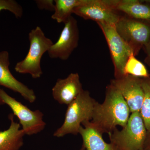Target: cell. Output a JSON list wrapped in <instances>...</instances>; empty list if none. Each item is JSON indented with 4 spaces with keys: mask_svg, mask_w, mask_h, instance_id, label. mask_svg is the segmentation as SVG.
<instances>
[{
    "mask_svg": "<svg viewBox=\"0 0 150 150\" xmlns=\"http://www.w3.org/2000/svg\"><path fill=\"white\" fill-rule=\"evenodd\" d=\"M97 101L91 96L88 91L83 90L68 105L64 121L54 134L60 138L68 134L77 135L82 124L91 121L95 106Z\"/></svg>",
    "mask_w": 150,
    "mask_h": 150,
    "instance_id": "2",
    "label": "cell"
},
{
    "mask_svg": "<svg viewBox=\"0 0 150 150\" xmlns=\"http://www.w3.org/2000/svg\"><path fill=\"white\" fill-rule=\"evenodd\" d=\"M112 10L122 12L126 16L142 21L150 22V6L138 0H104Z\"/></svg>",
    "mask_w": 150,
    "mask_h": 150,
    "instance_id": "13",
    "label": "cell"
},
{
    "mask_svg": "<svg viewBox=\"0 0 150 150\" xmlns=\"http://www.w3.org/2000/svg\"><path fill=\"white\" fill-rule=\"evenodd\" d=\"M83 90L78 73H71L65 79L57 80L52 89V96L60 104L68 105Z\"/></svg>",
    "mask_w": 150,
    "mask_h": 150,
    "instance_id": "12",
    "label": "cell"
},
{
    "mask_svg": "<svg viewBox=\"0 0 150 150\" xmlns=\"http://www.w3.org/2000/svg\"><path fill=\"white\" fill-rule=\"evenodd\" d=\"M28 39V53L23 60L17 63L14 69L19 74H29L33 79H39L43 74L40 66L41 58L54 43L38 26L29 32Z\"/></svg>",
    "mask_w": 150,
    "mask_h": 150,
    "instance_id": "3",
    "label": "cell"
},
{
    "mask_svg": "<svg viewBox=\"0 0 150 150\" xmlns=\"http://www.w3.org/2000/svg\"><path fill=\"white\" fill-rule=\"evenodd\" d=\"M6 104L10 108L19 121L25 135L31 136L40 133L45 129L43 112L39 110L33 111L27 106L9 95L0 87V105Z\"/></svg>",
    "mask_w": 150,
    "mask_h": 150,
    "instance_id": "5",
    "label": "cell"
},
{
    "mask_svg": "<svg viewBox=\"0 0 150 150\" xmlns=\"http://www.w3.org/2000/svg\"><path fill=\"white\" fill-rule=\"evenodd\" d=\"M110 83L122 95L131 113L140 112L144 98L142 78L126 75L119 79L111 80Z\"/></svg>",
    "mask_w": 150,
    "mask_h": 150,
    "instance_id": "10",
    "label": "cell"
},
{
    "mask_svg": "<svg viewBox=\"0 0 150 150\" xmlns=\"http://www.w3.org/2000/svg\"><path fill=\"white\" fill-rule=\"evenodd\" d=\"M130 113L129 106L122 95L110 83L106 86L103 102H97L91 122L101 134H109L116 126L125 127Z\"/></svg>",
    "mask_w": 150,
    "mask_h": 150,
    "instance_id": "1",
    "label": "cell"
},
{
    "mask_svg": "<svg viewBox=\"0 0 150 150\" xmlns=\"http://www.w3.org/2000/svg\"><path fill=\"white\" fill-rule=\"evenodd\" d=\"M83 0H55L52 19L58 23H65L72 16L74 10L83 2Z\"/></svg>",
    "mask_w": 150,
    "mask_h": 150,
    "instance_id": "16",
    "label": "cell"
},
{
    "mask_svg": "<svg viewBox=\"0 0 150 150\" xmlns=\"http://www.w3.org/2000/svg\"><path fill=\"white\" fill-rule=\"evenodd\" d=\"M14 115H8L11 124L8 129L0 132V150H19L23 145L25 134L19 123L14 121Z\"/></svg>",
    "mask_w": 150,
    "mask_h": 150,
    "instance_id": "15",
    "label": "cell"
},
{
    "mask_svg": "<svg viewBox=\"0 0 150 150\" xmlns=\"http://www.w3.org/2000/svg\"><path fill=\"white\" fill-rule=\"evenodd\" d=\"M35 3L39 9L54 11L55 2L53 0H36Z\"/></svg>",
    "mask_w": 150,
    "mask_h": 150,
    "instance_id": "20",
    "label": "cell"
},
{
    "mask_svg": "<svg viewBox=\"0 0 150 150\" xmlns=\"http://www.w3.org/2000/svg\"><path fill=\"white\" fill-rule=\"evenodd\" d=\"M81 136L83 146L86 150H118L112 143L105 142L100 133L90 121L82 124L79 131Z\"/></svg>",
    "mask_w": 150,
    "mask_h": 150,
    "instance_id": "14",
    "label": "cell"
},
{
    "mask_svg": "<svg viewBox=\"0 0 150 150\" xmlns=\"http://www.w3.org/2000/svg\"><path fill=\"white\" fill-rule=\"evenodd\" d=\"M123 73L124 76L130 75L140 78L150 77V75L145 65L133 54L127 60L124 67Z\"/></svg>",
    "mask_w": 150,
    "mask_h": 150,
    "instance_id": "17",
    "label": "cell"
},
{
    "mask_svg": "<svg viewBox=\"0 0 150 150\" xmlns=\"http://www.w3.org/2000/svg\"><path fill=\"white\" fill-rule=\"evenodd\" d=\"M97 23L102 30L108 45L114 67V77L115 79L123 77L124 76V67L129 57L134 55L133 51L118 34L115 25Z\"/></svg>",
    "mask_w": 150,
    "mask_h": 150,
    "instance_id": "7",
    "label": "cell"
},
{
    "mask_svg": "<svg viewBox=\"0 0 150 150\" xmlns=\"http://www.w3.org/2000/svg\"><path fill=\"white\" fill-rule=\"evenodd\" d=\"M3 10L9 11L18 18L23 15L22 7L14 0H0V12Z\"/></svg>",
    "mask_w": 150,
    "mask_h": 150,
    "instance_id": "19",
    "label": "cell"
},
{
    "mask_svg": "<svg viewBox=\"0 0 150 150\" xmlns=\"http://www.w3.org/2000/svg\"><path fill=\"white\" fill-rule=\"evenodd\" d=\"M115 29L136 56L150 40V25L129 17L121 16L115 25Z\"/></svg>",
    "mask_w": 150,
    "mask_h": 150,
    "instance_id": "6",
    "label": "cell"
},
{
    "mask_svg": "<svg viewBox=\"0 0 150 150\" xmlns=\"http://www.w3.org/2000/svg\"><path fill=\"white\" fill-rule=\"evenodd\" d=\"M142 84L144 98L140 112L148 133H150V77L142 78Z\"/></svg>",
    "mask_w": 150,
    "mask_h": 150,
    "instance_id": "18",
    "label": "cell"
},
{
    "mask_svg": "<svg viewBox=\"0 0 150 150\" xmlns=\"http://www.w3.org/2000/svg\"><path fill=\"white\" fill-rule=\"evenodd\" d=\"M79 40V30L77 21L71 16L64 23L59 39L48 51L51 59L68 60L78 47Z\"/></svg>",
    "mask_w": 150,
    "mask_h": 150,
    "instance_id": "8",
    "label": "cell"
},
{
    "mask_svg": "<svg viewBox=\"0 0 150 150\" xmlns=\"http://www.w3.org/2000/svg\"><path fill=\"white\" fill-rule=\"evenodd\" d=\"M73 13L96 23L111 25H115L121 16L110 8L104 0H83L81 4L74 9Z\"/></svg>",
    "mask_w": 150,
    "mask_h": 150,
    "instance_id": "9",
    "label": "cell"
},
{
    "mask_svg": "<svg viewBox=\"0 0 150 150\" xmlns=\"http://www.w3.org/2000/svg\"><path fill=\"white\" fill-rule=\"evenodd\" d=\"M10 64L8 52L0 51V86L18 93L30 103L35 102L36 97L34 91L14 77L10 71Z\"/></svg>",
    "mask_w": 150,
    "mask_h": 150,
    "instance_id": "11",
    "label": "cell"
},
{
    "mask_svg": "<svg viewBox=\"0 0 150 150\" xmlns=\"http://www.w3.org/2000/svg\"><path fill=\"white\" fill-rule=\"evenodd\" d=\"M143 150H150V133H148Z\"/></svg>",
    "mask_w": 150,
    "mask_h": 150,
    "instance_id": "22",
    "label": "cell"
},
{
    "mask_svg": "<svg viewBox=\"0 0 150 150\" xmlns=\"http://www.w3.org/2000/svg\"><path fill=\"white\" fill-rule=\"evenodd\" d=\"M144 48L146 55L145 59V62L150 67V40Z\"/></svg>",
    "mask_w": 150,
    "mask_h": 150,
    "instance_id": "21",
    "label": "cell"
},
{
    "mask_svg": "<svg viewBox=\"0 0 150 150\" xmlns=\"http://www.w3.org/2000/svg\"><path fill=\"white\" fill-rule=\"evenodd\" d=\"M110 143L118 150H143L148 132L139 112L131 113L121 131L117 128L108 134Z\"/></svg>",
    "mask_w": 150,
    "mask_h": 150,
    "instance_id": "4",
    "label": "cell"
},
{
    "mask_svg": "<svg viewBox=\"0 0 150 150\" xmlns=\"http://www.w3.org/2000/svg\"><path fill=\"white\" fill-rule=\"evenodd\" d=\"M79 150H86L85 148H84V147L83 146H82L81 147L80 149Z\"/></svg>",
    "mask_w": 150,
    "mask_h": 150,
    "instance_id": "23",
    "label": "cell"
}]
</instances>
